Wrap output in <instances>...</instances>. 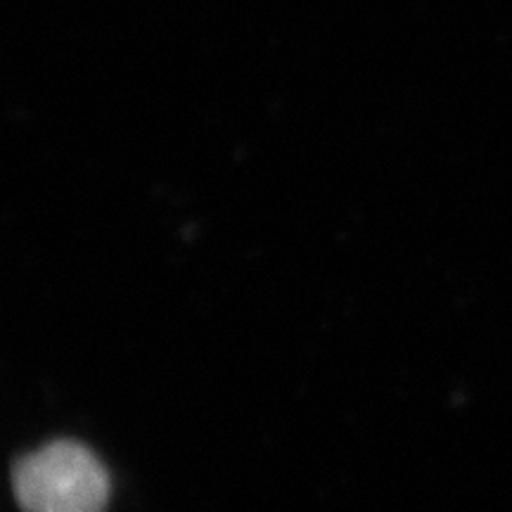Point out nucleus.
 <instances>
[{"label": "nucleus", "mask_w": 512, "mask_h": 512, "mask_svg": "<svg viewBox=\"0 0 512 512\" xmlns=\"http://www.w3.org/2000/svg\"><path fill=\"white\" fill-rule=\"evenodd\" d=\"M12 491L24 512H105L110 475L79 441H50L17 460Z\"/></svg>", "instance_id": "f257e3e1"}]
</instances>
